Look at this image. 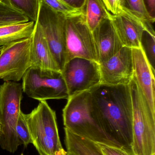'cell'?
I'll return each mask as SVG.
<instances>
[{
    "mask_svg": "<svg viewBox=\"0 0 155 155\" xmlns=\"http://www.w3.org/2000/svg\"><path fill=\"white\" fill-rule=\"evenodd\" d=\"M23 92L40 101L68 99V90L61 71L31 67L22 78Z\"/></svg>",
    "mask_w": 155,
    "mask_h": 155,
    "instance_id": "obj_6",
    "label": "cell"
},
{
    "mask_svg": "<svg viewBox=\"0 0 155 155\" xmlns=\"http://www.w3.org/2000/svg\"><path fill=\"white\" fill-rule=\"evenodd\" d=\"M76 57L96 62L93 35L83 13L79 16L66 18L65 63Z\"/></svg>",
    "mask_w": 155,
    "mask_h": 155,
    "instance_id": "obj_9",
    "label": "cell"
},
{
    "mask_svg": "<svg viewBox=\"0 0 155 155\" xmlns=\"http://www.w3.org/2000/svg\"><path fill=\"white\" fill-rule=\"evenodd\" d=\"M29 21V18L13 7L8 0H0V26Z\"/></svg>",
    "mask_w": 155,
    "mask_h": 155,
    "instance_id": "obj_19",
    "label": "cell"
},
{
    "mask_svg": "<svg viewBox=\"0 0 155 155\" xmlns=\"http://www.w3.org/2000/svg\"><path fill=\"white\" fill-rule=\"evenodd\" d=\"M82 10L86 23L92 32L103 20L110 19L111 14L101 0H85Z\"/></svg>",
    "mask_w": 155,
    "mask_h": 155,
    "instance_id": "obj_18",
    "label": "cell"
},
{
    "mask_svg": "<svg viewBox=\"0 0 155 155\" xmlns=\"http://www.w3.org/2000/svg\"><path fill=\"white\" fill-rule=\"evenodd\" d=\"M23 92L22 85L17 82L5 81L0 85V146L12 153L21 145L16 127Z\"/></svg>",
    "mask_w": 155,
    "mask_h": 155,
    "instance_id": "obj_4",
    "label": "cell"
},
{
    "mask_svg": "<svg viewBox=\"0 0 155 155\" xmlns=\"http://www.w3.org/2000/svg\"><path fill=\"white\" fill-rule=\"evenodd\" d=\"M147 11L151 18L155 20V0H144Z\"/></svg>",
    "mask_w": 155,
    "mask_h": 155,
    "instance_id": "obj_27",
    "label": "cell"
},
{
    "mask_svg": "<svg viewBox=\"0 0 155 155\" xmlns=\"http://www.w3.org/2000/svg\"><path fill=\"white\" fill-rule=\"evenodd\" d=\"M65 143L66 152L73 155H104L100 144L74 134L65 128Z\"/></svg>",
    "mask_w": 155,
    "mask_h": 155,
    "instance_id": "obj_16",
    "label": "cell"
},
{
    "mask_svg": "<svg viewBox=\"0 0 155 155\" xmlns=\"http://www.w3.org/2000/svg\"><path fill=\"white\" fill-rule=\"evenodd\" d=\"M67 155H73L72 154H71L70 153H67Z\"/></svg>",
    "mask_w": 155,
    "mask_h": 155,
    "instance_id": "obj_29",
    "label": "cell"
},
{
    "mask_svg": "<svg viewBox=\"0 0 155 155\" xmlns=\"http://www.w3.org/2000/svg\"><path fill=\"white\" fill-rule=\"evenodd\" d=\"M31 67L61 71L56 61L39 24L35 21L32 36Z\"/></svg>",
    "mask_w": 155,
    "mask_h": 155,
    "instance_id": "obj_15",
    "label": "cell"
},
{
    "mask_svg": "<svg viewBox=\"0 0 155 155\" xmlns=\"http://www.w3.org/2000/svg\"><path fill=\"white\" fill-rule=\"evenodd\" d=\"M89 91L96 117L104 132L122 146L132 148L133 110L129 85L100 84Z\"/></svg>",
    "mask_w": 155,
    "mask_h": 155,
    "instance_id": "obj_1",
    "label": "cell"
},
{
    "mask_svg": "<svg viewBox=\"0 0 155 155\" xmlns=\"http://www.w3.org/2000/svg\"><path fill=\"white\" fill-rule=\"evenodd\" d=\"M69 97L89 91L101 84L99 64L93 60L74 58L66 63L61 71Z\"/></svg>",
    "mask_w": 155,
    "mask_h": 155,
    "instance_id": "obj_8",
    "label": "cell"
},
{
    "mask_svg": "<svg viewBox=\"0 0 155 155\" xmlns=\"http://www.w3.org/2000/svg\"><path fill=\"white\" fill-rule=\"evenodd\" d=\"M155 155V154H154V155Z\"/></svg>",
    "mask_w": 155,
    "mask_h": 155,
    "instance_id": "obj_31",
    "label": "cell"
},
{
    "mask_svg": "<svg viewBox=\"0 0 155 155\" xmlns=\"http://www.w3.org/2000/svg\"><path fill=\"white\" fill-rule=\"evenodd\" d=\"M35 24V22L29 21L0 26V49L12 43L32 37Z\"/></svg>",
    "mask_w": 155,
    "mask_h": 155,
    "instance_id": "obj_17",
    "label": "cell"
},
{
    "mask_svg": "<svg viewBox=\"0 0 155 155\" xmlns=\"http://www.w3.org/2000/svg\"><path fill=\"white\" fill-rule=\"evenodd\" d=\"M104 155H136L131 148L111 146L99 143Z\"/></svg>",
    "mask_w": 155,
    "mask_h": 155,
    "instance_id": "obj_25",
    "label": "cell"
},
{
    "mask_svg": "<svg viewBox=\"0 0 155 155\" xmlns=\"http://www.w3.org/2000/svg\"><path fill=\"white\" fill-rule=\"evenodd\" d=\"M20 155H24V154L22 153H21Z\"/></svg>",
    "mask_w": 155,
    "mask_h": 155,
    "instance_id": "obj_30",
    "label": "cell"
},
{
    "mask_svg": "<svg viewBox=\"0 0 155 155\" xmlns=\"http://www.w3.org/2000/svg\"><path fill=\"white\" fill-rule=\"evenodd\" d=\"M69 5L78 9H82L85 0H63Z\"/></svg>",
    "mask_w": 155,
    "mask_h": 155,
    "instance_id": "obj_28",
    "label": "cell"
},
{
    "mask_svg": "<svg viewBox=\"0 0 155 155\" xmlns=\"http://www.w3.org/2000/svg\"><path fill=\"white\" fill-rule=\"evenodd\" d=\"M92 35L99 64L109 60L123 47L109 19L103 20Z\"/></svg>",
    "mask_w": 155,
    "mask_h": 155,
    "instance_id": "obj_14",
    "label": "cell"
},
{
    "mask_svg": "<svg viewBox=\"0 0 155 155\" xmlns=\"http://www.w3.org/2000/svg\"><path fill=\"white\" fill-rule=\"evenodd\" d=\"M124 7L147 24L152 25L154 22L148 13L144 0H124Z\"/></svg>",
    "mask_w": 155,
    "mask_h": 155,
    "instance_id": "obj_21",
    "label": "cell"
},
{
    "mask_svg": "<svg viewBox=\"0 0 155 155\" xmlns=\"http://www.w3.org/2000/svg\"><path fill=\"white\" fill-rule=\"evenodd\" d=\"M109 20L123 46L141 48V39L145 31L155 35L152 25L144 22L125 7L120 13L111 14Z\"/></svg>",
    "mask_w": 155,
    "mask_h": 155,
    "instance_id": "obj_12",
    "label": "cell"
},
{
    "mask_svg": "<svg viewBox=\"0 0 155 155\" xmlns=\"http://www.w3.org/2000/svg\"><path fill=\"white\" fill-rule=\"evenodd\" d=\"M67 100L62 110L65 128L98 143L123 147L108 136L100 126L94 111L90 91L79 93Z\"/></svg>",
    "mask_w": 155,
    "mask_h": 155,
    "instance_id": "obj_2",
    "label": "cell"
},
{
    "mask_svg": "<svg viewBox=\"0 0 155 155\" xmlns=\"http://www.w3.org/2000/svg\"><path fill=\"white\" fill-rule=\"evenodd\" d=\"M133 104L132 149L136 155L155 154V114L133 79L129 84Z\"/></svg>",
    "mask_w": 155,
    "mask_h": 155,
    "instance_id": "obj_5",
    "label": "cell"
},
{
    "mask_svg": "<svg viewBox=\"0 0 155 155\" xmlns=\"http://www.w3.org/2000/svg\"><path fill=\"white\" fill-rule=\"evenodd\" d=\"M12 6L26 15L30 21H37L40 0H8Z\"/></svg>",
    "mask_w": 155,
    "mask_h": 155,
    "instance_id": "obj_20",
    "label": "cell"
},
{
    "mask_svg": "<svg viewBox=\"0 0 155 155\" xmlns=\"http://www.w3.org/2000/svg\"><path fill=\"white\" fill-rule=\"evenodd\" d=\"M16 134L21 145L26 148L28 145L32 143L29 131L27 128L25 114L22 111L20 113L16 127Z\"/></svg>",
    "mask_w": 155,
    "mask_h": 155,
    "instance_id": "obj_24",
    "label": "cell"
},
{
    "mask_svg": "<svg viewBox=\"0 0 155 155\" xmlns=\"http://www.w3.org/2000/svg\"><path fill=\"white\" fill-rule=\"evenodd\" d=\"M66 18L40 0L37 22L61 71L65 64Z\"/></svg>",
    "mask_w": 155,
    "mask_h": 155,
    "instance_id": "obj_7",
    "label": "cell"
},
{
    "mask_svg": "<svg viewBox=\"0 0 155 155\" xmlns=\"http://www.w3.org/2000/svg\"><path fill=\"white\" fill-rule=\"evenodd\" d=\"M32 37L0 49V79L17 82L31 67Z\"/></svg>",
    "mask_w": 155,
    "mask_h": 155,
    "instance_id": "obj_10",
    "label": "cell"
},
{
    "mask_svg": "<svg viewBox=\"0 0 155 155\" xmlns=\"http://www.w3.org/2000/svg\"><path fill=\"white\" fill-rule=\"evenodd\" d=\"M106 10L111 14L116 15L123 11L124 0H101Z\"/></svg>",
    "mask_w": 155,
    "mask_h": 155,
    "instance_id": "obj_26",
    "label": "cell"
},
{
    "mask_svg": "<svg viewBox=\"0 0 155 155\" xmlns=\"http://www.w3.org/2000/svg\"><path fill=\"white\" fill-rule=\"evenodd\" d=\"M155 37L154 35L145 31L141 41V48L153 71L155 72Z\"/></svg>",
    "mask_w": 155,
    "mask_h": 155,
    "instance_id": "obj_23",
    "label": "cell"
},
{
    "mask_svg": "<svg viewBox=\"0 0 155 155\" xmlns=\"http://www.w3.org/2000/svg\"><path fill=\"white\" fill-rule=\"evenodd\" d=\"M134 80L152 113L155 114V72L141 48L132 49Z\"/></svg>",
    "mask_w": 155,
    "mask_h": 155,
    "instance_id": "obj_13",
    "label": "cell"
},
{
    "mask_svg": "<svg viewBox=\"0 0 155 155\" xmlns=\"http://www.w3.org/2000/svg\"><path fill=\"white\" fill-rule=\"evenodd\" d=\"M99 67L101 84L129 85L133 75L132 48L123 46L109 60L99 64Z\"/></svg>",
    "mask_w": 155,
    "mask_h": 155,
    "instance_id": "obj_11",
    "label": "cell"
},
{
    "mask_svg": "<svg viewBox=\"0 0 155 155\" xmlns=\"http://www.w3.org/2000/svg\"><path fill=\"white\" fill-rule=\"evenodd\" d=\"M25 117L32 144L39 155H67L60 140L55 111L46 101H40Z\"/></svg>",
    "mask_w": 155,
    "mask_h": 155,
    "instance_id": "obj_3",
    "label": "cell"
},
{
    "mask_svg": "<svg viewBox=\"0 0 155 155\" xmlns=\"http://www.w3.org/2000/svg\"><path fill=\"white\" fill-rule=\"evenodd\" d=\"M47 5L65 18L79 16L83 14L82 9L75 8L63 0H42Z\"/></svg>",
    "mask_w": 155,
    "mask_h": 155,
    "instance_id": "obj_22",
    "label": "cell"
}]
</instances>
